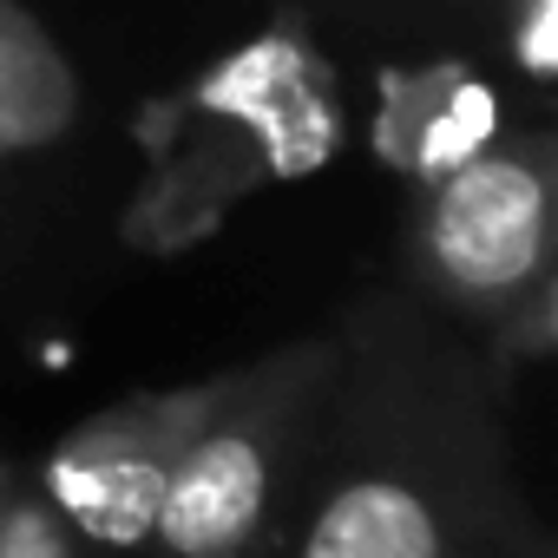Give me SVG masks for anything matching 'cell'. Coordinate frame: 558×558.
<instances>
[{
  "mask_svg": "<svg viewBox=\"0 0 558 558\" xmlns=\"http://www.w3.org/2000/svg\"><path fill=\"white\" fill-rule=\"evenodd\" d=\"M466 558H486V551H466Z\"/></svg>",
  "mask_w": 558,
  "mask_h": 558,
  "instance_id": "9",
  "label": "cell"
},
{
  "mask_svg": "<svg viewBox=\"0 0 558 558\" xmlns=\"http://www.w3.org/2000/svg\"><path fill=\"white\" fill-rule=\"evenodd\" d=\"M506 47H512L519 73L545 86L558 73V0H519L512 27H506Z\"/></svg>",
  "mask_w": 558,
  "mask_h": 558,
  "instance_id": "8",
  "label": "cell"
},
{
  "mask_svg": "<svg viewBox=\"0 0 558 558\" xmlns=\"http://www.w3.org/2000/svg\"><path fill=\"white\" fill-rule=\"evenodd\" d=\"M427 375L414 395V368H388V427L362 434V460L323 493L296 558H466L499 447L466 368Z\"/></svg>",
  "mask_w": 558,
  "mask_h": 558,
  "instance_id": "1",
  "label": "cell"
},
{
  "mask_svg": "<svg viewBox=\"0 0 558 558\" xmlns=\"http://www.w3.org/2000/svg\"><path fill=\"white\" fill-rule=\"evenodd\" d=\"M0 558H86V538L34 486V493H8V499H0Z\"/></svg>",
  "mask_w": 558,
  "mask_h": 558,
  "instance_id": "6",
  "label": "cell"
},
{
  "mask_svg": "<svg viewBox=\"0 0 558 558\" xmlns=\"http://www.w3.org/2000/svg\"><path fill=\"white\" fill-rule=\"evenodd\" d=\"M230 368L151 395H125L86 414L40 466V493L66 512L86 545H151V519L184 440L223 401Z\"/></svg>",
  "mask_w": 558,
  "mask_h": 558,
  "instance_id": "4",
  "label": "cell"
},
{
  "mask_svg": "<svg viewBox=\"0 0 558 558\" xmlns=\"http://www.w3.org/2000/svg\"><path fill=\"white\" fill-rule=\"evenodd\" d=\"M558 243V158L545 132H512L466 151L427 197L414 230L421 283L466 323L493 329L538 290Z\"/></svg>",
  "mask_w": 558,
  "mask_h": 558,
  "instance_id": "3",
  "label": "cell"
},
{
  "mask_svg": "<svg viewBox=\"0 0 558 558\" xmlns=\"http://www.w3.org/2000/svg\"><path fill=\"white\" fill-rule=\"evenodd\" d=\"M86 119V86L27 0H0V165L40 158Z\"/></svg>",
  "mask_w": 558,
  "mask_h": 558,
  "instance_id": "5",
  "label": "cell"
},
{
  "mask_svg": "<svg viewBox=\"0 0 558 558\" xmlns=\"http://www.w3.org/2000/svg\"><path fill=\"white\" fill-rule=\"evenodd\" d=\"M486 336H493V349H499L506 368L512 362H545L551 355V336H558V276H545L538 290H525Z\"/></svg>",
  "mask_w": 558,
  "mask_h": 558,
  "instance_id": "7",
  "label": "cell"
},
{
  "mask_svg": "<svg viewBox=\"0 0 558 558\" xmlns=\"http://www.w3.org/2000/svg\"><path fill=\"white\" fill-rule=\"evenodd\" d=\"M336 381L342 336H303L230 368L223 401L204 414L165 480L151 545H165L171 558H250L269 538L276 480L290 473Z\"/></svg>",
  "mask_w": 558,
  "mask_h": 558,
  "instance_id": "2",
  "label": "cell"
}]
</instances>
